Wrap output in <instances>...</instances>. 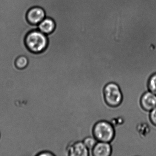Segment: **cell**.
I'll use <instances>...</instances> for the list:
<instances>
[{"label":"cell","instance_id":"4","mask_svg":"<svg viewBox=\"0 0 156 156\" xmlns=\"http://www.w3.org/2000/svg\"><path fill=\"white\" fill-rule=\"evenodd\" d=\"M45 18V13L44 10L40 7L32 8L27 14L28 21L34 25H38Z\"/></svg>","mask_w":156,"mask_h":156},{"label":"cell","instance_id":"10","mask_svg":"<svg viewBox=\"0 0 156 156\" xmlns=\"http://www.w3.org/2000/svg\"><path fill=\"white\" fill-rule=\"evenodd\" d=\"M29 59L25 55L19 56L15 60V65L20 70L25 69L29 64Z\"/></svg>","mask_w":156,"mask_h":156},{"label":"cell","instance_id":"13","mask_svg":"<svg viewBox=\"0 0 156 156\" xmlns=\"http://www.w3.org/2000/svg\"><path fill=\"white\" fill-rule=\"evenodd\" d=\"M36 156H55V155L51 151H41L40 153L37 154Z\"/></svg>","mask_w":156,"mask_h":156},{"label":"cell","instance_id":"12","mask_svg":"<svg viewBox=\"0 0 156 156\" xmlns=\"http://www.w3.org/2000/svg\"><path fill=\"white\" fill-rule=\"evenodd\" d=\"M150 118L152 124L156 126V107L150 112Z\"/></svg>","mask_w":156,"mask_h":156},{"label":"cell","instance_id":"6","mask_svg":"<svg viewBox=\"0 0 156 156\" xmlns=\"http://www.w3.org/2000/svg\"><path fill=\"white\" fill-rule=\"evenodd\" d=\"M112 147L109 142L98 141L92 151V156H111Z\"/></svg>","mask_w":156,"mask_h":156},{"label":"cell","instance_id":"1","mask_svg":"<svg viewBox=\"0 0 156 156\" xmlns=\"http://www.w3.org/2000/svg\"><path fill=\"white\" fill-rule=\"evenodd\" d=\"M25 44L28 49L32 52H41L48 45L47 35L39 30L32 31L26 36Z\"/></svg>","mask_w":156,"mask_h":156},{"label":"cell","instance_id":"7","mask_svg":"<svg viewBox=\"0 0 156 156\" xmlns=\"http://www.w3.org/2000/svg\"><path fill=\"white\" fill-rule=\"evenodd\" d=\"M68 153L69 156H89L88 149L81 141L73 144L68 150Z\"/></svg>","mask_w":156,"mask_h":156},{"label":"cell","instance_id":"2","mask_svg":"<svg viewBox=\"0 0 156 156\" xmlns=\"http://www.w3.org/2000/svg\"><path fill=\"white\" fill-rule=\"evenodd\" d=\"M93 134L98 141L110 143L115 137V129L108 121L101 120L95 125Z\"/></svg>","mask_w":156,"mask_h":156},{"label":"cell","instance_id":"5","mask_svg":"<svg viewBox=\"0 0 156 156\" xmlns=\"http://www.w3.org/2000/svg\"><path fill=\"white\" fill-rule=\"evenodd\" d=\"M140 105L144 110L150 112L156 107V95L150 91L144 93L140 99Z\"/></svg>","mask_w":156,"mask_h":156},{"label":"cell","instance_id":"11","mask_svg":"<svg viewBox=\"0 0 156 156\" xmlns=\"http://www.w3.org/2000/svg\"><path fill=\"white\" fill-rule=\"evenodd\" d=\"M148 87L149 91L156 95V73L152 75L150 77Z\"/></svg>","mask_w":156,"mask_h":156},{"label":"cell","instance_id":"3","mask_svg":"<svg viewBox=\"0 0 156 156\" xmlns=\"http://www.w3.org/2000/svg\"><path fill=\"white\" fill-rule=\"evenodd\" d=\"M104 94L106 103L110 106H118L122 102V92L118 85L116 83L112 82L107 84L104 88Z\"/></svg>","mask_w":156,"mask_h":156},{"label":"cell","instance_id":"8","mask_svg":"<svg viewBox=\"0 0 156 156\" xmlns=\"http://www.w3.org/2000/svg\"><path fill=\"white\" fill-rule=\"evenodd\" d=\"M38 28L40 31L47 35L53 31L55 23L51 18H45L38 24Z\"/></svg>","mask_w":156,"mask_h":156},{"label":"cell","instance_id":"9","mask_svg":"<svg viewBox=\"0 0 156 156\" xmlns=\"http://www.w3.org/2000/svg\"><path fill=\"white\" fill-rule=\"evenodd\" d=\"M83 141L89 151V156H92L93 149L98 141L94 136H88L85 138Z\"/></svg>","mask_w":156,"mask_h":156}]
</instances>
